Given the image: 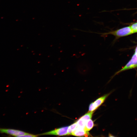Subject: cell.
I'll use <instances>...</instances> for the list:
<instances>
[{"label":"cell","mask_w":137,"mask_h":137,"mask_svg":"<svg viewBox=\"0 0 137 137\" xmlns=\"http://www.w3.org/2000/svg\"><path fill=\"white\" fill-rule=\"evenodd\" d=\"M89 32L100 34L102 37H105V36L108 35H112L115 36L116 37L126 36L134 33L130 26L125 27L117 30L107 32L98 33L91 31Z\"/></svg>","instance_id":"obj_1"},{"label":"cell","mask_w":137,"mask_h":137,"mask_svg":"<svg viewBox=\"0 0 137 137\" xmlns=\"http://www.w3.org/2000/svg\"><path fill=\"white\" fill-rule=\"evenodd\" d=\"M68 126H66L55 129L53 130L43 133L40 135H55L59 136L68 134Z\"/></svg>","instance_id":"obj_2"},{"label":"cell","mask_w":137,"mask_h":137,"mask_svg":"<svg viewBox=\"0 0 137 137\" xmlns=\"http://www.w3.org/2000/svg\"><path fill=\"white\" fill-rule=\"evenodd\" d=\"M137 67V56L134 53L131 59L121 69L116 73L114 75L124 71Z\"/></svg>","instance_id":"obj_3"},{"label":"cell","mask_w":137,"mask_h":137,"mask_svg":"<svg viewBox=\"0 0 137 137\" xmlns=\"http://www.w3.org/2000/svg\"><path fill=\"white\" fill-rule=\"evenodd\" d=\"M0 133H5L15 136L21 137L27 133L19 130L12 129L0 128Z\"/></svg>","instance_id":"obj_4"},{"label":"cell","mask_w":137,"mask_h":137,"mask_svg":"<svg viewBox=\"0 0 137 137\" xmlns=\"http://www.w3.org/2000/svg\"><path fill=\"white\" fill-rule=\"evenodd\" d=\"M71 135L79 136H88L89 135L88 131H86L84 128H77L72 133Z\"/></svg>","instance_id":"obj_5"},{"label":"cell","mask_w":137,"mask_h":137,"mask_svg":"<svg viewBox=\"0 0 137 137\" xmlns=\"http://www.w3.org/2000/svg\"><path fill=\"white\" fill-rule=\"evenodd\" d=\"M110 93H110L100 97L93 102V105L96 109L99 107L104 102L106 98Z\"/></svg>","instance_id":"obj_6"},{"label":"cell","mask_w":137,"mask_h":137,"mask_svg":"<svg viewBox=\"0 0 137 137\" xmlns=\"http://www.w3.org/2000/svg\"><path fill=\"white\" fill-rule=\"evenodd\" d=\"M94 126V124L93 121L90 119L86 122L84 129L86 131H89L93 128Z\"/></svg>","instance_id":"obj_7"},{"label":"cell","mask_w":137,"mask_h":137,"mask_svg":"<svg viewBox=\"0 0 137 137\" xmlns=\"http://www.w3.org/2000/svg\"><path fill=\"white\" fill-rule=\"evenodd\" d=\"M93 112V111L90 112L82 116L80 118L87 122V121L91 118Z\"/></svg>","instance_id":"obj_8"},{"label":"cell","mask_w":137,"mask_h":137,"mask_svg":"<svg viewBox=\"0 0 137 137\" xmlns=\"http://www.w3.org/2000/svg\"><path fill=\"white\" fill-rule=\"evenodd\" d=\"M77 127L76 122L68 126V135H71L72 132Z\"/></svg>","instance_id":"obj_9"},{"label":"cell","mask_w":137,"mask_h":137,"mask_svg":"<svg viewBox=\"0 0 137 137\" xmlns=\"http://www.w3.org/2000/svg\"><path fill=\"white\" fill-rule=\"evenodd\" d=\"M86 122L80 118L76 122L77 127L84 128Z\"/></svg>","instance_id":"obj_10"},{"label":"cell","mask_w":137,"mask_h":137,"mask_svg":"<svg viewBox=\"0 0 137 137\" xmlns=\"http://www.w3.org/2000/svg\"><path fill=\"white\" fill-rule=\"evenodd\" d=\"M130 27L134 33L137 32V22L132 24Z\"/></svg>","instance_id":"obj_11"},{"label":"cell","mask_w":137,"mask_h":137,"mask_svg":"<svg viewBox=\"0 0 137 137\" xmlns=\"http://www.w3.org/2000/svg\"><path fill=\"white\" fill-rule=\"evenodd\" d=\"M96 109V108L93 105V102H92L89 105V112L93 111Z\"/></svg>","instance_id":"obj_12"},{"label":"cell","mask_w":137,"mask_h":137,"mask_svg":"<svg viewBox=\"0 0 137 137\" xmlns=\"http://www.w3.org/2000/svg\"><path fill=\"white\" fill-rule=\"evenodd\" d=\"M37 136V135L27 133V134L21 136V137H36Z\"/></svg>","instance_id":"obj_13"},{"label":"cell","mask_w":137,"mask_h":137,"mask_svg":"<svg viewBox=\"0 0 137 137\" xmlns=\"http://www.w3.org/2000/svg\"><path fill=\"white\" fill-rule=\"evenodd\" d=\"M109 136L110 137H114V136H113L111 134L109 133Z\"/></svg>","instance_id":"obj_14"},{"label":"cell","mask_w":137,"mask_h":137,"mask_svg":"<svg viewBox=\"0 0 137 137\" xmlns=\"http://www.w3.org/2000/svg\"><path fill=\"white\" fill-rule=\"evenodd\" d=\"M134 54H135V55H136L137 56V53L136 54H135V53H134Z\"/></svg>","instance_id":"obj_15"}]
</instances>
